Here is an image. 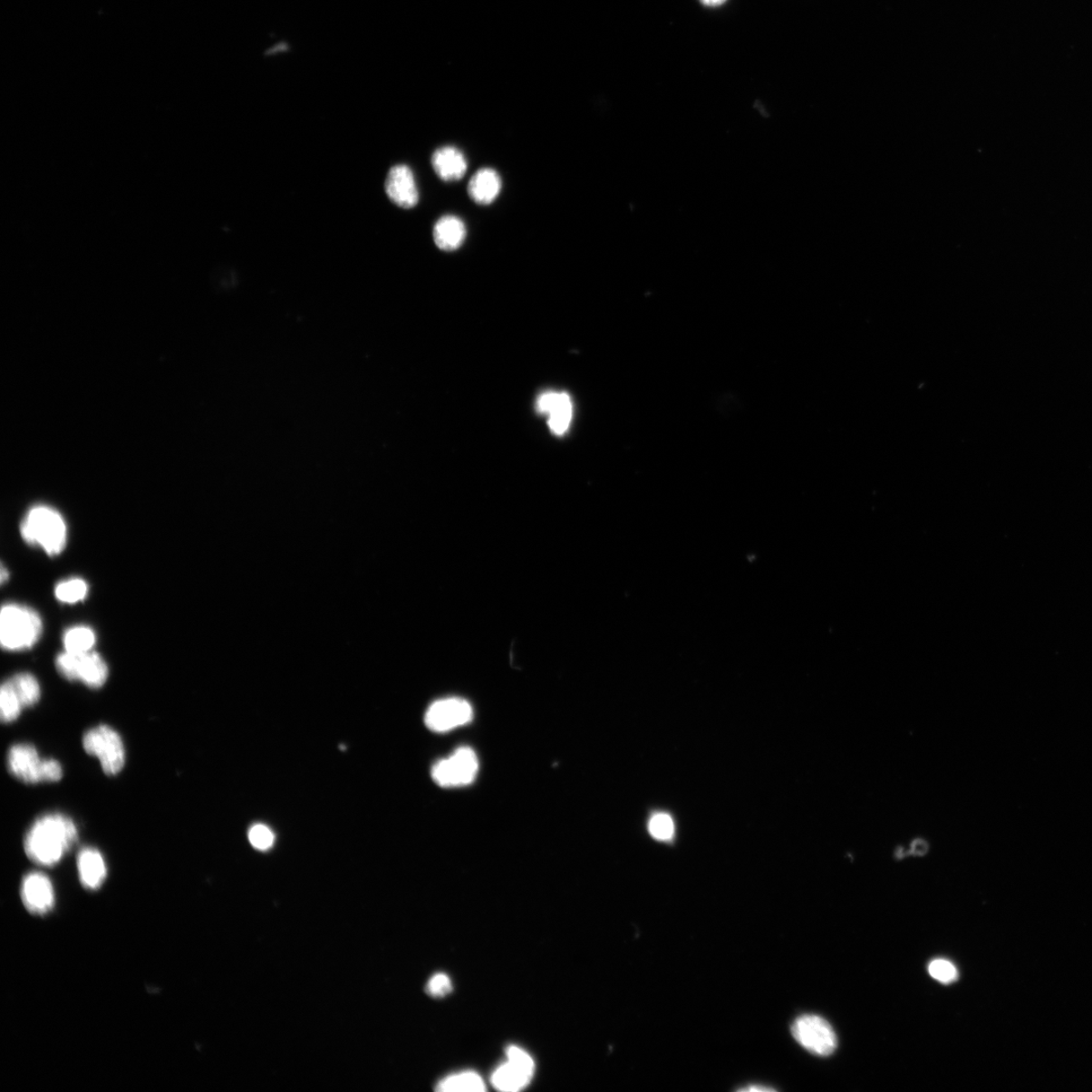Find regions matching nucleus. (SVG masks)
<instances>
[{"label": "nucleus", "mask_w": 1092, "mask_h": 1092, "mask_svg": "<svg viewBox=\"0 0 1092 1092\" xmlns=\"http://www.w3.org/2000/svg\"><path fill=\"white\" fill-rule=\"evenodd\" d=\"M17 697L24 707L37 704L41 698V687L38 680L29 672H21L10 679Z\"/></svg>", "instance_id": "nucleus-20"}, {"label": "nucleus", "mask_w": 1092, "mask_h": 1092, "mask_svg": "<svg viewBox=\"0 0 1092 1092\" xmlns=\"http://www.w3.org/2000/svg\"><path fill=\"white\" fill-rule=\"evenodd\" d=\"M929 849L930 846L927 841L923 840V838H916V840L912 843L910 853L908 854L922 857V855H924L929 852Z\"/></svg>", "instance_id": "nucleus-27"}, {"label": "nucleus", "mask_w": 1092, "mask_h": 1092, "mask_svg": "<svg viewBox=\"0 0 1092 1092\" xmlns=\"http://www.w3.org/2000/svg\"><path fill=\"white\" fill-rule=\"evenodd\" d=\"M478 770V757L469 747L458 749L454 753L437 762L431 771L432 778L441 788H460L473 783Z\"/></svg>", "instance_id": "nucleus-7"}, {"label": "nucleus", "mask_w": 1092, "mask_h": 1092, "mask_svg": "<svg viewBox=\"0 0 1092 1092\" xmlns=\"http://www.w3.org/2000/svg\"><path fill=\"white\" fill-rule=\"evenodd\" d=\"M8 576H10V573H8V571L5 569V566L3 565L2 572H0V579H2L3 583H5L8 580Z\"/></svg>", "instance_id": "nucleus-30"}, {"label": "nucleus", "mask_w": 1092, "mask_h": 1092, "mask_svg": "<svg viewBox=\"0 0 1092 1092\" xmlns=\"http://www.w3.org/2000/svg\"><path fill=\"white\" fill-rule=\"evenodd\" d=\"M24 706L17 697L10 680L5 681L0 689V716L6 723L19 719Z\"/></svg>", "instance_id": "nucleus-21"}, {"label": "nucleus", "mask_w": 1092, "mask_h": 1092, "mask_svg": "<svg viewBox=\"0 0 1092 1092\" xmlns=\"http://www.w3.org/2000/svg\"><path fill=\"white\" fill-rule=\"evenodd\" d=\"M21 535L25 543L41 547L49 556L60 555L67 544L64 518L48 506L33 507L21 524Z\"/></svg>", "instance_id": "nucleus-2"}, {"label": "nucleus", "mask_w": 1092, "mask_h": 1092, "mask_svg": "<svg viewBox=\"0 0 1092 1092\" xmlns=\"http://www.w3.org/2000/svg\"><path fill=\"white\" fill-rule=\"evenodd\" d=\"M791 1029L794 1039L810 1053L826 1057L836 1049L837 1039L835 1030L823 1018L815 1015L802 1016L794 1021Z\"/></svg>", "instance_id": "nucleus-8"}, {"label": "nucleus", "mask_w": 1092, "mask_h": 1092, "mask_svg": "<svg viewBox=\"0 0 1092 1092\" xmlns=\"http://www.w3.org/2000/svg\"><path fill=\"white\" fill-rule=\"evenodd\" d=\"M431 164L437 176L447 182L461 179L468 170L465 154L454 146H444L437 150L432 155Z\"/></svg>", "instance_id": "nucleus-14"}, {"label": "nucleus", "mask_w": 1092, "mask_h": 1092, "mask_svg": "<svg viewBox=\"0 0 1092 1092\" xmlns=\"http://www.w3.org/2000/svg\"><path fill=\"white\" fill-rule=\"evenodd\" d=\"M61 675L69 681H81L90 688L98 689L107 682L109 668L99 653H72L64 652L56 660Z\"/></svg>", "instance_id": "nucleus-6"}, {"label": "nucleus", "mask_w": 1092, "mask_h": 1092, "mask_svg": "<svg viewBox=\"0 0 1092 1092\" xmlns=\"http://www.w3.org/2000/svg\"><path fill=\"white\" fill-rule=\"evenodd\" d=\"M473 707L465 699L452 697L434 702L425 714L426 727L435 732H448L473 720Z\"/></svg>", "instance_id": "nucleus-10"}, {"label": "nucleus", "mask_w": 1092, "mask_h": 1092, "mask_svg": "<svg viewBox=\"0 0 1092 1092\" xmlns=\"http://www.w3.org/2000/svg\"><path fill=\"white\" fill-rule=\"evenodd\" d=\"M386 192L392 203L400 208H412L419 202V191L414 174L407 165L391 168L386 180Z\"/></svg>", "instance_id": "nucleus-13"}, {"label": "nucleus", "mask_w": 1092, "mask_h": 1092, "mask_svg": "<svg viewBox=\"0 0 1092 1092\" xmlns=\"http://www.w3.org/2000/svg\"><path fill=\"white\" fill-rule=\"evenodd\" d=\"M7 765L15 778L27 784L57 782L63 776V767L56 759H41L37 749L28 744L12 747Z\"/></svg>", "instance_id": "nucleus-4"}, {"label": "nucleus", "mask_w": 1092, "mask_h": 1092, "mask_svg": "<svg viewBox=\"0 0 1092 1092\" xmlns=\"http://www.w3.org/2000/svg\"><path fill=\"white\" fill-rule=\"evenodd\" d=\"M22 901L27 910L34 914H45L55 904L54 887L43 873L33 872L23 880Z\"/></svg>", "instance_id": "nucleus-11"}, {"label": "nucleus", "mask_w": 1092, "mask_h": 1092, "mask_svg": "<svg viewBox=\"0 0 1092 1092\" xmlns=\"http://www.w3.org/2000/svg\"><path fill=\"white\" fill-rule=\"evenodd\" d=\"M929 973L942 984H951L958 980V970L953 963L946 959H936L929 965Z\"/></svg>", "instance_id": "nucleus-23"}, {"label": "nucleus", "mask_w": 1092, "mask_h": 1092, "mask_svg": "<svg viewBox=\"0 0 1092 1092\" xmlns=\"http://www.w3.org/2000/svg\"><path fill=\"white\" fill-rule=\"evenodd\" d=\"M698 2L706 7L715 8L727 4L728 0H698Z\"/></svg>", "instance_id": "nucleus-28"}, {"label": "nucleus", "mask_w": 1092, "mask_h": 1092, "mask_svg": "<svg viewBox=\"0 0 1092 1092\" xmlns=\"http://www.w3.org/2000/svg\"><path fill=\"white\" fill-rule=\"evenodd\" d=\"M78 838L77 828L64 815L50 814L34 821L24 838L28 857L41 866H54Z\"/></svg>", "instance_id": "nucleus-1"}, {"label": "nucleus", "mask_w": 1092, "mask_h": 1092, "mask_svg": "<svg viewBox=\"0 0 1092 1092\" xmlns=\"http://www.w3.org/2000/svg\"><path fill=\"white\" fill-rule=\"evenodd\" d=\"M436 1090L441 1092H482L486 1090L485 1082L478 1073L473 1071L460 1072L453 1074L447 1078L442 1079Z\"/></svg>", "instance_id": "nucleus-18"}, {"label": "nucleus", "mask_w": 1092, "mask_h": 1092, "mask_svg": "<svg viewBox=\"0 0 1092 1092\" xmlns=\"http://www.w3.org/2000/svg\"><path fill=\"white\" fill-rule=\"evenodd\" d=\"M537 410L548 415V426L554 434L564 435L569 430L573 403L566 392H545L537 401Z\"/></svg>", "instance_id": "nucleus-12"}, {"label": "nucleus", "mask_w": 1092, "mask_h": 1092, "mask_svg": "<svg viewBox=\"0 0 1092 1092\" xmlns=\"http://www.w3.org/2000/svg\"><path fill=\"white\" fill-rule=\"evenodd\" d=\"M740 1091L768 1092V1091H775V1089L771 1088V1087H764V1086H749L748 1087L741 1088Z\"/></svg>", "instance_id": "nucleus-29"}, {"label": "nucleus", "mask_w": 1092, "mask_h": 1092, "mask_svg": "<svg viewBox=\"0 0 1092 1092\" xmlns=\"http://www.w3.org/2000/svg\"><path fill=\"white\" fill-rule=\"evenodd\" d=\"M467 237V228L460 217L448 215L436 222L433 239L436 246L443 251L458 250Z\"/></svg>", "instance_id": "nucleus-17"}, {"label": "nucleus", "mask_w": 1092, "mask_h": 1092, "mask_svg": "<svg viewBox=\"0 0 1092 1092\" xmlns=\"http://www.w3.org/2000/svg\"><path fill=\"white\" fill-rule=\"evenodd\" d=\"M96 642L92 628L74 626L67 629L63 636L65 652L72 653H85L92 652Z\"/></svg>", "instance_id": "nucleus-19"}, {"label": "nucleus", "mask_w": 1092, "mask_h": 1092, "mask_svg": "<svg viewBox=\"0 0 1092 1092\" xmlns=\"http://www.w3.org/2000/svg\"><path fill=\"white\" fill-rule=\"evenodd\" d=\"M649 828L652 836L660 841L671 840L675 833L672 819L665 814L654 816L650 821Z\"/></svg>", "instance_id": "nucleus-24"}, {"label": "nucleus", "mask_w": 1092, "mask_h": 1092, "mask_svg": "<svg viewBox=\"0 0 1092 1092\" xmlns=\"http://www.w3.org/2000/svg\"><path fill=\"white\" fill-rule=\"evenodd\" d=\"M83 748L87 754L100 759L104 773L117 775L123 770L126 762L123 740L108 725H99L87 731L83 737Z\"/></svg>", "instance_id": "nucleus-5"}, {"label": "nucleus", "mask_w": 1092, "mask_h": 1092, "mask_svg": "<svg viewBox=\"0 0 1092 1092\" xmlns=\"http://www.w3.org/2000/svg\"><path fill=\"white\" fill-rule=\"evenodd\" d=\"M502 189V180L499 173L493 169H482L477 171L469 183V196L478 205H490L499 197Z\"/></svg>", "instance_id": "nucleus-16"}, {"label": "nucleus", "mask_w": 1092, "mask_h": 1092, "mask_svg": "<svg viewBox=\"0 0 1092 1092\" xmlns=\"http://www.w3.org/2000/svg\"><path fill=\"white\" fill-rule=\"evenodd\" d=\"M77 869L82 884L91 890L100 888L107 877L102 855L92 847H84L77 855Z\"/></svg>", "instance_id": "nucleus-15"}, {"label": "nucleus", "mask_w": 1092, "mask_h": 1092, "mask_svg": "<svg viewBox=\"0 0 1092 1092\" xmlns=\"http://www.w3.org/2000/svg\"><path fill=\"white\" fill-rule=\"evenodd\" d=\"M506 1055L507 1062L493 1073V1087L507 1092L526 1088L535 1076V1061L527 1052L517 1046H510L506 1050Z\"/></svg>", "instance_id": "nucleus-9"}, {"label": "nucleus", "mask_w": 1092, "mask_h": 1092, "mask_svg": "<svg viewBox=\"0 0 1092 1092\" xmlns=\"http://www.w3.org/2000/svg\"><path fill=\"white\" fill-rule=\"evenodd\" d=\"M87 593H89V586L85 581L80 578L61 582L55 588L56 598L66 604H75V603L84 600Z\"/></svg>", "instance_id": "nucleus-22"}, {"label": "nucleus", "mask_w": 1092, "mask_h": 1092, "mask_svg": "<svg viewBox=\"0 0 1092 1092\" xmlns=\"http://www.w3.org/2000/svg\"><path fill=\"white\" fill-rule=\"evenodd\" d=\"M43 623L34 609L20 604H6L0 615V642L10 652L31 649L40 640Z\"/></svg>", "instance_id": "nucleus-3"}, {"label": "nucleus", "mask_w": 1092, "mask_h": 1092, "mask_svg": "<svg viewBox=\"0 0 1092 1092\" xmlns=\"http://www.w3.org/2000/svg\"><path fill=\"white\" fill-rule=\"evenodd\" d=\"M249 842L260 851H266L274 846L275 835L268 826L265 825H256L250 828Z\"/></svg>", "instance_id": "nucleus-25"}, {"label": "nucleus", "mask_w": 1092, "mask_h": 1092, "mask_svg": "<svg viewBox=\"0 0 1092 1092\" xmlns=\"http://www.w3.org/2000/svg\"><path fill=\"white\" fill-rule=\"evenodd\" d=\"M452 991L449 977L444 973L435 974L427 984V992L431 997L441 998Z\"/></svg>", "instance_id": "nucleus-26"}]
</instances>
